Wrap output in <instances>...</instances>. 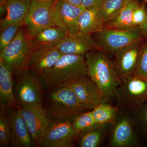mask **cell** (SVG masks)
Here are the masks:
<instances>
[{
    "instance_id": "obj_13",
    "label": "cell",
    "mask_w": 147,
    "mask_h": 147,
    "mask_svg": "<svg viewBox=\"0 0 147 147\" xmlns=\"http://www.w3.org/2000/svg\"><path fill=\"white\" fill-rule=\"evenodd\" d=\"M85 9L82 6L73 5L65 0H55L53 1V11L57 26L69 34H79L76 28L77 20Z\"/></svg>"
},
{
    "instance_id": "obj_20",
    "label": "cell",
    "mask_w": 147,
    "mask_h": 147,
    "mask_svg": "<svg viewBox=\"0 0 147 147\" xmlns=\"http://www.w3.org/2000/svg\"><path fill=\"white\" fill-rule=\"evenodd\" d=\"M104 23L99 11V6L85 9L77 20L76 28L79 33L87 35L100 32Z\"/></svg>"
},
{
    "instance_id": "obj_8",
    "label": "cell",
    "mask_w": 147,
    "mask_h": 147,
    "mask_svg": "<svg viewBox=\"0 0 147 147\" xmlns=\"http://www.w3.org/2000/svg\"><path fill=\"white\" fill-rule=\"evenodd\" d=\"M32 47L31 38L27 36L23 26L14 39L1 50L0 60L10 67L13 73H16L21 70Z\"/></svg>"
},
{
    "instance_id": "obj_35",
    "label": "cell",
    "mask_w": 147,
    "mask_h": 147,
    "mask_svg": "<svg viewBox=\"0 0 147 147\" xmlns=\"http://www.w3.org/2000/svg\"><path fill=\"white\" fill-rule=\"evenodd\" d=\"M6 0H0V5H2Z\"/></svg>"
},
{
    "instance_id": "obj_14",
    "label": "cell",
    "mask_w": 147,
    "mask_h": 147,
    "mask_svg": "<svg viewBox=\"0 0 147 147\" xmlns=\"http://www.w3.org/2000/svg\"><path fill=\"white\" fill-rule=\"evenodd\" d=\"M145 38L122 48L114 54V64L120 79L134 73Z\"/></svg>"
},
{
    "instance_id": "obj_2",
    "label": "cell",
    "mask_w": 147,
    "mask_h": 147,
    "mask_svg": "<svg viewBox=\"0 0 147 147\" xmlns=\"http://www.w3.org/2000/svg\"><path fill=\"white\" fill-rule=\"evenodd\" d=\"M88 76L85 57L63 54L58 61L38 77L43 90L68 86Z\"/></svg>"
},
{
    "instance_id": "obj_23",
    "label": "cell",
    "mask_w": 147,
    "mask_h": 147,
    "mask_svg": "<svg viewBox=\"0 0 147 147\" xmlns=\"http://www.w3.org/2000/svg\"><path fill=\"white\" fill-rule=\"evenodd\" d=\"M141 2L140 0H129L114 18L104 24V27L117 29L134 28L132 24L133 11Z\"/></svg>"
},
{
    "instance_id": "obj_6",
    "label": "cell",
    "mask_w": 147,
    "mask_h": 147,
    "mask_svg": "<svg viewBox=\"0 0 147 147\" xmlns=\"http://www.w3.org/2000/svg\"><path fill=\"white\" fill-rule=\"evenodd\" d=\"M53 0L32 1L24 22L27 36L33 38L46 28L57 26L53 11Z\"/></svg>"
},
{
    "instance_id": "obj_34",
    "label": "cell",
    "mask_w": 147,
    "mask_h": 147,
    "mask_svg": "<svg viewBox=\"0 0 147 147\" xmlns=\"http://www.w3.org/2000/svg\"><path fill=\"white\" fill-rule=\"evenodd\" d=\"M139 27L141 28L145 35L147 37V20L144 24Z\"/></svg>"
},
{
    "instance_id": "obj_32",
    "label": "cell",
    "mask_w": 147,
    "mask_h": 147,
    "mask_svg": "<svg viewBox=\"0 0 147 147\" xmlns=\"http://www.w3.org/2000/svg\"><path fill=\"white\" fill-rule=\"evenodd\" d=\"M103 0H82V6L85 9L100 6Z\"/></svg>"
},
{
    "instance_id": "obj_25",
    "label": "cell",
    "mask_w": 147,
    "mask_h": 147,
    "mask_svg": "<svg viewBox=\"0 0 147 147\" xmlns=\"http://www.w3.org/2000/svg\"><path fill=\"white\" fill-rule=\"evenodd\" d=\"M129 0H103L99 6L104 24L114 18Z\"/></svg>"
},
{
    "instance_id": "obj_11",
    "label": "cell",
    "mask_w": 147,
    "mask_h": 147,
    "mask_svg": "<svg viewBox=\"0 0 147 147\" xmlns=\"http://www.w3.org/2000/svg\"><path fill=\"white\" fill-rule=\"evenodd\" d=\"M62 55L56 47L33 46L20 70H28L39 77L55 65Z\"/></svg>"
},
{
    "instance_id": "obj_10",
    "label": "cell",
    "mask_w": 147,
    "mask_h": 147,
    "mask_svg": "<svg viewBox=\"0 0 147 147\" xmlns=\"http://www.w3.org/2000/svg\"><path fill=\"white\" fill-rule=\"evenodd\" d=\"M72 121L51 119L44 131L40 147H72L78 135Z\"/></svg>"
},
{
    "instance_id": "obj_12",
    "label": "cell",
    "mask_w": 147,
    "mask_h": 147,
    "mask_svg": "<svg viewBox=\"0 0 147 147\" xmlns=\"http://www.w3.org/2000/svg\"><path fill=\"white\" fill-rule=\"evenodd\" d=\"M18 107L26 124L33 145L40 147L42 136L51 118L42 104Z\"/></svg>"
},
{
    "instance_id": "obj_29",
    "label": "cell",
    "mask_w": 147,
    "mask_h": 147,
    "mask_svg": "<svg viewBox=\"0 0 147 147\" xmlns=\"http://www.w3.org/2000/svg\"><path fill=\"white\" fill-rule=\"evenodd\" d=\"M134 74L147 79V37L144 39Z\"/></svg>"
},
{
    "instance_id": "obj_17",
    "label": "cell",
    "mask_w": 147,
    "mask_h": 147,
    "mask_svg": "<svg viewBox=\"0 0 147 147\" xmlns=\"http://www.w3.org/2000/svg\"><path fill=\"white\" fill-rule=\"evenodd\" d=\"M56 47L62 54L84 56L90 51L99 49L92 35L80 33L68 34Z\"/></svg>"
},
{
    "instance_id": "obj_9",
    "label": "cell",
    "mask_w": 147,
    "mask_h": 147,
    "mask_svg": "<svg viewBox=\"0 0 147 147\" xmlns=\"http://www.w3.org/2000/svg\"><path fill=\"white\" fill-rule=\"evenodd\" d=\"M108 142L109 146L134 147L139 145L135 130L133 117L120 109L114 122L112 124Z\"/></svg>"
},
{
    "instance_id": "obj_7",
    "label": "cell",
    "mask_w": 147,
    "mask_h": 147,
    "mask_svg": "<svg viewBox=\"0 0 147 147\" xmlns=\"http://www.w3.org/2000/svg\"><path fill=\"white\" fill-rule=\"evenodd\" d=\"M14 82V93L18 106L42 104V86L38 76L27 70H21Z\"/></svg>"
},
{
    "instance_id": "obj_21",
    "label": "cell",
    "mask_w": 147,
    "mask_h": 147,
    "mask_svg": "<svg viewBox=\"0 0 147 147\" xmlns=\"http://www.w3.org/2000/svg\"><path fill=\"white\" fill-rule=\"evenodd\" d=\"M112 124H96L79 132L76 141L80 147H97L104 139L109 125Z\"/></svg>"
},
{
    "instance_id": "obj_1",
    "label": "cell",
    "mask_w": 147,
    "mask_h": 147,
    "mask_svg": "<svg viewBox=\"0 0 147 147\" xmlns=\"http://www.w3.org/2000/svg\"><path fill=\"white\" fill-rule=\"evenodd\" d=\"M109 55L100 49L90 51L85 55L89 77L100 89L102 102H110L121 83L116 72L114 61Z\"/></svg>"
},
{
    "instance_id": "obj_15",
    "label": "cell",
    "mask_w": 147,
    "mask_h": 147,
    "mask_svg": "<svg viewBox=\"0 0 147 147\" xmlns=\"http://www.w3.org/2000/svg\"><path fill=\"white\" fill-rule=\"evenodd\" d=\"M85 109L91 110L102 102L99 88L88 76L75 81L69 85Z\"/></svg>"
},
{
    "instance_id": "obj_26",
    "label": "cell",
    "mask_w": 147,
    "mask_h": 147,
    "mask_svg": "<svg viewBox=\"0 0 147 147\" xmlns=\"http://www.w3.org/2000/svg\"><path fill=\"white\" fill-rule=\"evenodd\" d=\"M0 111V145L1 147H8L11 140L10 125L5 109L1 108Z\"/></svg>"
},
{
    "instance_id": "obj_18",
    "label": "cell",
    "mask_w": 147,
    "mask_h": 147,
    "mask_svg": "<svg viewBox=\"0 0 147 147\" xmlns=\"http://www.w3.org/2000/svg\"><path fill=\"white\" fill-rule=\"evenodd\" d=\"M32 1L6 0L2 5L5 9L6 16L1 21V31L11 25L24 26V22L30 9Z\"/></svg>"
},
{
    "instance_id": "obj_31",
    "label": "cell",
    "mask_w": 147,
    "mask_h": 147,
    "mask_svg": "<svg viewBox=\"0 0 147 147\" xmlns=\"http://www.w3.org/2000/svg\"><path fill=\"white\" fill-rule=\"evenodd\" d=\"M147 0H142L140 4L134 9L132 19L133 27L141 26L147 21Z\"/></svg>"
},
{
    "instance_id": "obj_24",
    "label": "cell",
    "mask_w": 147,
    "mask_h": 147,
    "mask_svg": "<svg viewBox=\"0 0 147 147\" xmlns=\"http://www.w3.org/2000/svg\"><path fill=\"white\" fill-rule=\"evenodd\" d=\"M119 108L108 102H102L91 110L96 123L97 124H112L115 120Z\"/></svg>"
},
{
    "instance_id": "obj_37",
    "label": "cell",
    "mask_w": 147,
    "mask_h": 147,
    "mask_svg": "<svg viewBox=\"0 0 147 147\" xmlns=\"http://www.w3.org/2000/svg\"><path fill=\"white\" fill-rule=\"evenodd\" d=\"M32 1H34V0H32Z\"/></svg>"
},
{
    "instance_id": "obj_19",
    "label": "cell",
    "mask_w": 147,
    "mask_h": 147,
    "mask_svg": "<svg viewBox=\"0 0 147 147\" xmlns=\"http://www.w3.org/2000/svg\"><path fill=\"white\" fill-rule=\"evenodd\" d=\"M13 74L10 67L0 60V106L5 110L18 107L14 96Z\"/></svg>"
},
{
    "instance_id": "obj_5",
    "label": "cell",
    "mask_w": 147,
    "mask_h": 147,
    "mask_svg": "<svg viewBox=\"0 0 147 147\" xmlns=\"http://www.w3.org/2000/svg\"><path fill=\"white\" fill-rule=\"evenodd\" d=\"M94 38L99 49L108 55H113L122 48L146 37L139 27L128 29H117L103 27L94 34Z\"/></svg>"
},
{
    "instance_id": "obj_33",
    "label": "cell",
    "mask_w": 147,
    "mask_h": 147,
    "mask_svg": "<svg viewBox=\"0 0 147 147\" xmlns=\"http://www.w3.org/2000/svg\"><path fill=\"white\" fill-rule=\"evenodd\" d=\"M65 1L76 6H82V0H65Z\"/></svg>"
},
{
    "instance_id": "obj_36",
    "label": "cell",
    "mask_w": 147,
    "mask_h": 147,
    "mask_svg": "<svg viewBox=\"0 0 147 147\" xmlns=\"http://www.w3.org/2000/svg\"><path fill=\"white\" fill-rule=\"evenodd\" d=\"M53 1H55V0H53Z\"/></svg>"
},
{
    "instance_id": "obj_22",
    "label": "cell",
    "mask_w": 147,
    "mask_h": 147,
    "mask_svg": "<svg viewBox=\"0 0 147 147\" xmlns=\"http://www.w3.org/2000/svg\"><path fill=\"white\" fill-rule=\"evenodd\" d=\"M68 33L59 26L46 28L32 38L33 46L36 47H56Z\"/></svg>"
},
{
    "instance_id": "obj_30",
    "label": "cell",
    "mask_w": 147,
    "mask_h": 147,
    "mask_svg": "<svg viewBox=\"0 0 147 147\" xmlns=\"http://www.w3.org/2000/svg\"><path fill=\"white\" fill-rule=\"evenodd\" d=\"M23 26L11 25L1 31L0 34V50H3L15 38L18 30Z\"/></svg>"
},
{
    "instance_id": "obj_16",
    "label": "cell",
    "mask_w": 147,
    "mask_h": 147,
    "mask_svg": "<svg viewBox=\"0 0 147 147\" xmlns=\"http://www.w3.org/2000/svg\"><path fill=\"white\" fill-rule=\"evenodd\" d=\"M11 132L10 146L30 147L32 146L31 136L18 107L6 109Z\"/></svg>"
},
{
    "instance_id": "obj_4",
    "label": "cell",
    "mask_w": 147,
    "mask_h": 147,
    "mask_svg": "<svg viewBox=\"0 0 147 147\" xmlns=\"http://www.w3.org/2000/svg\"><path fill=\"white\" fill-rule=\"evenodd\" d=\"M115 92L118 108L136 110L147 100V79L133 73L121 79Z\"/></svg>"
},
{
    "instance_id": "obj_27",
    "label": "cell",
    "mask_w": 147,
    "mask_h": 147,
    "mask_svg": "<svg viewBox=\"0 0 147 147\" xmlns=\"http://www.w3.org/2000/svg\"><path fill=\"white\" fill-rule=\"evenodd\" d=\"M72 123L74 130L78 134L84 129L97 124L94 119L91 110L77 116L72 121Z\"/></svg>"
},
{
    "instance_id": "obj_28",
    "label": "cell",
    "mask_w": 147,
    "mask_h": 147,
    "mask_svg": "<svg viewBox=\"0 0 147 147\" xmlns=\"http://www.w3.org/2000/svg\"><path fill=\"white\" fill-rule=\"evenodd\" d=\"M133 116L134 125L140 133L147 134V100L138 109L135 110Z\"/></svg>"
},
{
    "instance_id": "obj_3",
    "label": "cell",
    "mask_w": 147,
    "mask_h": 147,
    "mask_svg": "<svg viewBox=\"0 0 147 147\" xmlns=\"http://www.w3.org/2000/svg\"><path fill=\"white\" fill-rule=\"evenodd\" d=\"M47 107L48 115L54 120L72 121L77 116L88 111L69 85L49 90Z\"/></svg>"
}]
</instances>
